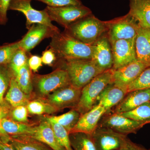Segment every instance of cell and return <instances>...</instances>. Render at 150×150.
I'll return each mask as SVG.
<instances>
[{
	"mask_svg": "<svg viewBox=\"0 0 150 150\" xmlns=\"http://www.w3.org/2000/svg\"><path fill=\"white\" fill-rule=\"evenodd\" d=\"M57 59H92L93 46L81 42L64 32H56L49 45Z\"/></svg>",
	"mask_w": 150,
	"mask_h": 150,
	"instance_id": "obj_1",
	"label": "cell"
},
{
	"mask_svg": "<svg viewBox=\"0 0 150 150\" xmlns=\"http://www.w3.org/2000/svg\"><path fill=\"white\" fill-rule=\"evenodd\" d=\"M54 65L66 70L71 85L81 89L103 72L91 59H57Z\"/></svg>",
	"mask_w": 150,
	"mask_h": 150,
	"instance_id": "obj_2",
	"label": "cell"
},
{
	"mask_svg": "<svg viewBox=\"0 0 150 150\" xmlns=\"http://www.w3.org/2000/svg\"><path fill=\"white\" fill-rule=\"evenodd\" d=\"M64 32L83 43L92 45L106 33L107 27L105 21L92 14L69 25Z\"/></svg>",
	"mask_w": 150,
	"mask_h": 150,
	"instance_id": "obj_3",
	"label": "cell"
},
{
	"mask_svg": "<svg viewBox=\"0 0 150 150\" xmlns=\"http://www.w3.org/2000/svg\"><path fill=\"white\" fill-rule=\"evenodd\" d=\"M112 69L103 72L82 88L79 103L74 108L81 115L96 105L98 98L103 91L108 85L112 83Z\"/></svg>",
	"mask_w": 150,
	"mask_h": 150,
	"instance_id": "obj_4",
	"label": "cell"
},
{
	"mask_svg": "<svg viewBox=\"0 0 150 150\" xmlns=\"http://www.w3.org/2000/svg\"><path fill=\"white\" fill-rule=\"evenodd\" d=\"M33 87L43 97L62 88L71 84L67 71L61 68L45 75L32 74Z\"/></svg>",
	"mask_w": 150,
	"mask_h": 150,
	"instance_id": "obj_5",
	"label": "cell"
},
{
	"mask_svg": "<svg viewBox=\"0 0 150 150\" xmlns=\"http://www.w3.org/2000/svg\"><path fill=\"white\" fill-rule=\"evenodd\" d=\"M105 22L107 27L106 34L110 42L135 38L140 26L129 13Z\"/></svg>",
	"mask_w": 150,
	"mask_h": 150,
	"instance_id": "obj_6",
	"label": "cell"
},
{
	"mask_svg": "<svg viewBox=\"0 0 150 150\" xmlns=\"http://www.w3.org/2000/svg\"><path fill=\"white\" fill-rule=\"evenodd\" d=\"M51 21L56 22L66 28L81 19L92 14L91 10L83 4L45 8Z\"/></svg>",
	"mask_w": 150,
	"mask_h": 150,
	"instance_id": "obj_7",
	"label": "cell"
},
{
	"mask_svg": "<svg viewBox=\"0 0 150 150\" xmlns=\"http://www.w3.org/2000/svg\"><path fill=\"white\" fill-rule=\"evenodd\" d=\"M31 0H11L9 7L10 10L21 12L26 19V28L29 29L33 24L45 25L56 31H60L58 28L52 24L46 10H37L32 7Z\"/></svg>",
	"mask_w": 150,
	"mask_h": 150,
	"instance_id": "obj_8",
	"label": "cell"
},
{
	"mask_svg": "<svg viewBox=\"0 0 150 150\" xmlns=\"http://www.w3.org/2000/svg\"><path fill=\"white\" fill-rule=\"evenodd\" d=\"M146 124L126 118L119 113L109 112L103 115L98 126L108 128L119 134L127 136L129 134H137Z\"/></svg>",
	"mask_w": 150,
	"mask_h": 150,
	"instance_id": "obj_9",
	"label": "cell"
},
{
	"mask_svg": "<svg viewBox=\"0 0 150 150\" xmlns=\"http://www.w3.org/2000/svg\"><path fill=\"white\" fill-rule=\"evenodd\" d=\"M81 91V89L71 84L57 90L43 98L59 110L69 108H74L79 103Z\"/></svg>",
	"mask_w": 150,
	"mask_h": 150,
	"instance_id": "obj_10",
	"label": "cell"
},
{
	"mask_svg": "<svg viewBox=\"0 0 150 150\" xmlns=\"http://www.w3.org/2000/svg\"><path fill=\"white\" fill-rule=\"evenodd\" d=\"M136 38L110 42L113 58L112 69H120L137 60L135 49Z\"/></svg>",
	"mask_w": 150,
	"mask_h": 150,
	"instance_id": "obj_11",
	"label": "cell"
},
{
	"mask_svg": "<svg viewBox=\"0 0 150 150\" xmlns=\"http://www.w3.org/2000/svg\"><path fill=\"white\" fill-rule=\"evenodd\" d=\"M91 136L97 150H119L123 140L127 136L98 126Z\"/></svg>",
	"mask_w": 150,
	"mask_h": 150,
	"instance_id": "obj_12",
	"label": "cell"
},
{
	"mask_svg": "<svg viewBox=\"0 0 150 150\" xmlns=\"http://www.w3.org/2000/svg\"><path fill=\"white\" fill-rule=\"evenodd\" d=\"M28 30L27 33L18 40L19 48L26 52L30 51L46 38H51L56 31L45 25L33 24Z\"/></svg>",
	"mask_w": 150,
	"mask_h": 150,
	"instance_id": "obj_13",
	"label": "cell"
},
{
	"mask_svg": "<svg viewBox=\"0 0 150 150\" xmlns=\"http://www.w3.org/2000/svg\"><path fill=\"white\" fill-rule=\"evenodd\" d=\"M93 53L91 60L97 67L103 72L111 69L113 66V58L111 44L106 33L92 44Z\"/></svg>",
	"mask_w": 150,
	"mask_h": 150,
	"instance_id": "obj_14",
	"label": "cell"
},
{
	"mask_svg": "<svg viewBox=\"0 0 150 150\" xmlns=\"http://www.w3.org/2000/svg\"><path fill=\"white\" fill-rule=\"evenodd\" d=\"M148 67L137 60L120 69H112V83L127 89L128 86Z\"/></svg>",
	"mask_w": 150,
	"mask_h": 150,
	"instance_id": "obj_15",
	"label": "cell"
},
{
	"mask_svg": "<svg viewBox=\"0 0 150 150\" xmlns=\"http://www.w3.org/2000/svg\"><path fill=\"white\" fill-rule=\"evenodd\" d=\"M106 112L104 108L95 105L91 109L81 115L78 123L70 133L81 132L91 135L98 126L103 115Z\"/></svg>",
	"mask_w": 150,
	"mask_h": 150,
	"instance_id": "obj_16",
	"label": "cell"
},
{
	"mask_svg": "<svg viewBox=\"0 0 150 150\" xmlns=\"http://www.w3.org/2000/svg\"><path fill=\"white\" fill-rule=\"evenodd\" d=\"M28 136L42 142L53 150H65L60 145L56 137L50 121L47 117L35 126H33Z\"/></svg>",
	"mask_w": 150,
	"mask_h": 150,
	"instance_id": "obj_17",
	"label": "cell"
},
{
	"mask_svg": "<svg viewBox=\"0 0 150 150\" xmlns=\"http://www.w3.org/2000/svg\"><path fill=\"white\" fill-rule=\"evenodd\" d=\"M149 101H150V89L133 91L127 93L121 102L109 112L117 113L128 112Z\"/></svg>",
	"mask_w": 150,
	"mask_h": 150,
	"instance_id": "obj_18",
	"label": "cell"
},
{
	"mask_svg": "<svg viewBox=\"0 0 150 150\" xmlns=\"http://www.w3.org/2000/svg\"><path fill=\"white\" fill-rule=\"evenodd\" d=\"M127 93V89L113 83L108 85L98 96L96 105L104 108L108 112L119 103Z\"/></svg>",
	"mask_w": 150,
	"mask_h": 150,
	"instance_id": "obj_19",
	"label": "cell"
},
{
	"mask_svg": "<svg viewBox=\"0 0 150 150\" xmlns=\"http://www.w3.org/2000/svg\"><path fill=\"white\" fill-rule=\"evenodd\" d=\"M135 49L138 61L150 66V28L139 26L135 39Z\"/></svg>",
	"mask_w": 150,
	"mask_h": 150,
	"instance_id": "obj_20",
	"label": "cell"
},
{
	"mask_svg": "<svg viewBox=\"0 0 150 150\" xmlns=\"http://www.w3.org/2000/svg\"><path fill=\"white\" fill-rule=\"evenodd\" d=\"M129 13L142 27L150 28V0H129Z\"/></svg>",
	"mask_w": 150,
	"mask_h": 150,
	"instance_id": "obj_21",
	"label": "cell"
},
{
	"mask_svg": "<svg viewBox=\"0 0 150 150\" xmlns=\"http://www.w3.org/2000/svg\"><path fill=\"white\" fill-rule=\"evenodd\" d=\"M32 127V125L26 123L14 121L8 115L0 121V137L27 135L31 132Z\"/></svg>",
	"mask_w": 150,
	"mask_h": 150,
	"instance_id": "obj_22",
	"label": "cell"
},
{
	"mask_svg": "<svg viewBox=\"0 0 150 150\" xmlns=\"http://www.w3.org/2000/svg\"><path fill=\"white\" fill-rule=\"evenodd\" d=\"M8 142L16 150H53L42 142L26 135L9 136Z\"/></svg>",
	"mask_w": 150,
	"mask_h": 150,
	"instance_id": "obj_23",
	"label": "cell"
},
{
	"mask_svg": "<svg viewBox=\"0 0 150 150\" xmlns=\"http://www.w3.org/2000/svg\"><path fill=\"white\" fill-rule=\"evenodd\" d=\"M30 96L25 93L20 87L16 81L15 78L13 76L11 79L9 89L5 100L13 108L20 105H26L30 101Z\"/></svg>",
	"mask_w": 150,
	"mask_h": 150,
	"instance_id": "obj_24",
	"label": "cell"
},
{
	"mask_svg": "<svg viewBox=\"0 0 150 150\" xmlns=\"http://www.w3.org/2000/svg\"><path fill=\"white\" fill-rule=\"evenodd\" d=\"M69 139L74 150H97L91 134L81 132L70 133Z\"/></svg>",
	"mask_w": 150,
	"mask_h": 150,
	"instance_id": "obj_25",
	"label": "cell"
},
{
	"mask_svg": "<svg viewBox=\"0 0 150 150\" xmlns=\"http://www.w3.org/2000/svg\"><path fill=\"white\" fill-rule=\"evenodd\" d=\"M81 114L75 108L62 115L57 116H48V118L64 127L70 134L73 128L78 123Z\"/></svg>",
	"mask_w": 150,
	"mask_h": 150,
	"instance_id": "obj_26",
	"label": "cell"
},
{
	"mask_svg": "<svg viewBox=\"0 0 150 150\" xmlns=\"http://www.w3.org/2000/svg\"><path fill=\"white\" fill-rule=\"evenodd\" d=\"M16 81L23 92L30 96L33 90L32 74L28 64L21 69L15 76Z\"/></svg>",
	"mask_w": 150,
	"mask_h": 150,
	"instance_id": "obj_27",
	"label": "cell"
},
{
	"mask_svg": "<svg viewBox=\"0 0 150 150\" xmlns=\"http://www.w3.org/2000/svg\"><path fill=\"white\" fill-rule=\"evenodd\" d=\"M26 106L28 112L32 115L51 114L59 111L57 108L49 104L43 98L29 101Z\"/></svg>",
	"mask_w": 150,
	"mask_h": 150,
	"instance_id": "obj_28",
	"label": "cell"
},
{
	"mask_svg": "<svg viewBox=\"0 0 150 150\" xmlns=\"http://www.w3.org/2000/svg\"><path fill=\"white\" fill-rule=\"evenodd\" d=\"M119 114L134 121L149 124L150 123V101L144 103L134 110Z\"/></svg>",
	"mask_w": 150,
	"mask_h": 150,
	"instance_id": "obj_29",
	"label": "cell"
},
{
	"mask_svg": "<svg viewBox=\"0 0 150 150\" xmlns=\"http://www.w3.org/2000/svg\"><path fill=\"white\" fill-rule=\"evenodd\" d=\"M29 53L19 48L15 52L8 65L9 69L14 76L22 67L28 64Z\"/></svg>",
	"mask_w": 150,
	"mask_h": 150,
	"instance_id": "obj_30",
	"label": "cell"
},
{
	"mask_svg": "<svg viewBox=\"0 0 150 150\" xmlns=\"http://www.w3.org/2000/svg\"><path fill=\"white\" fill-rule=\"evenodd\" d=\"M52 126L55 137L60 145L65 150H74L72 148L69 139V134L67 130L56 121L47 116Z\"/></svg>",
	"mask_w": 150,
	"mask_h": 150,
	"instance_id": "obj_31",
	"label": "cell"
},
{
	"mask_svg": "<svg viewBox=\"0 0 150 150\" xmlns=\"http://www.w3.org/2000/svg\"><path fill=\"white\" fill-rule=\"evenodd\" d=\"M150 89V66L147 67L127 88V93L137 90Z\"/></svg>",
	"mask_w": 150,
	"mask_h": 150,
	"instance_id": "obj_32",
	"label": "cell"
},
{
	"mask_svg": "<svg viewBox=\"0 0 150 150\" xmlns=\"http://www.w3.org/2000/svg\"><path fill=\"white\" fill-rule=\"evenodd\" d=\"M13 76L8 65L0 66V105L6 103L4 95L9 86L11 79Z\"/></svg>",
	"mask_w": 150,
	"mask_h": 150,
	"instance_id": "obj_33",
	"label": "cell"
},
{
	"mask_svg": "<svg viewBox=\"0 0 150 150\" xmlns=\"http://www.w3.org/2000/svg\"><path fill=\"white\" fill-rule=\"evenodd\" d=\"M19 48L18 41L0 46V66L8 65L13 54Z\"/></svg>",
	"mask_w": 150,
	"mask_h": 150,
	"instance_id": "obj_34",
	"label": "cell"
},
{
	"mask_svg": "<svg viewBox=\"0 0 150 150\" xmlns=\"http://www.w3.org/2000/svg\"><path fill=\"white\" fill-rule=\"evenodd\" d=\"M28 113L26 105H22L13 108L9 114L13 120L21 123H26L28 121Z\"/></svg>",
	"mask_w": 150,
	"mask_h": 150,
	"instance_id": "obj_35",
	"label": "cell"
},
{
	"mask_svg": "<svg viewBox=\"0 0 150 150\" xmlns=\"http://www.w3.org/2000/svg\"><path fill=\"white\" fill-rule=\"evenodd\" d=\"M44 3L48 6L60 7L70 5H80L83 4L81 0H35Z\"/></svg>",
	"mask_w": 150,
	"mask_h": 150,
	"instance_id": "obj_36",
	"label": "cell"
},
{
	"mask_svg": "<svg viewBox=\"0 0 150 150\" xmlns=\"http://www.w3.org/2000/svg\"><path fill=\"white\" fill-rule=\"evenodd\" d=\"M41 58L43 64L50 67L54 66L57 59L54 51L50 47L43 51Z\"/></svg>",
	"mask_w": 150,
	"mask_h": 150,
	"instance_id": "obj_37",
	"label": "cell"
},
{
	"mask_svg": "<svg viewBox=\"0 0 150 150\" xmlns=\"http://www.w3.org/2000/svg\"><path fill=\"white\" fill-rule=\"evenodd\" d=\"M11 0H0V25H5L8 21L7 11Z\"/></svg>",
	"mask_w": 150,
	"mask_h": 150,
	"instance_id": "obj_38",
	"label": "cell"
},
{
	"mask_svg": "<svg viewBox=\"0 0 150 150\" xmlns=\"http://www.w3.org/2000/svg\"><path fill=\"white\" fill-rule=\"evenodd\" d=\"M119 150H149L147 149L141 145L136 144L127 137H125Z\"/></svg>",
	"mask_w": 150,
	"mask_h": 150,
	"instance_id": "obj_39",
	"label": "cell"
},
{
	"mask_svg": "<svg viewBox=\"0 0 150 150\" xmlns=\"http://www.w3.org/2000/svg\"><path fill=\"white\" fill-rule=\"evenodd\" d=\"M41 57L37 55L30 56L28 60V64L30 69L34 72L38 71L39 68L42 66Z\"/></svg>",
	"mask_w": 150,
	"mask_h": 150,
	"instance_id": "obj_40",
	"label": "cell"
},
{
	"mask_svg": "<svg viewBox=\"0 0 150 150\" xmlns=\"http://www.w3.org/2000/svg\"><path fill=\"white\" fill-rule=\"evenodd\" d=\"M0 150H16L8 142L3 141L0 138Z\"/></svg>",
	"mask_w": 150,
	"mask_h": 150,
	"instance_id": "obj_41",
	"label": "cell"
},
{
	"mask_svg": "<svg viewBox=\"0 0 150 150\" xmlns=\"http://www.w3.org/2000/svg\"><path fill=\"white\" fill-rule=\"evenodd\" d=\"M10 110L9 105L6 103L4 105H0V114H5L8 115Z\"/></svg>",
	"mask_w": 150,
	"mask_h": 150,
	"instance_id": "obj_42",
	"label": "cell"
},
{
	"mask_svg": "<svg viewBox=\"0 0 150 150\" xmlns=\"http://www.w3.org/2000/svg\"><path fill=\"white\" fill-rule=\"evenodd\" d=\"M7 115L5 114H0V121H1V119L2 118H4V117H6V116H8Z\"/></svg>",
	"mask_w": 150,
	"mask_h": 150,
	"instance_id": "obj_43",
	"label": "cell"
},
{
	"mask_svg": "<svg viewBox=\"0 0 150 150\" xmlns=\"http://www.w3.org/2000/svg\"><path fill=\"white\" fill-rule=\"evenodd\" d=\"M149 150H150V149H149Z\"/></svg>",
	"mask_w": 150,
	"mask_h": 150,
	"instance_id": "obj_44",
	"label": "cell"
}]
</instances>
